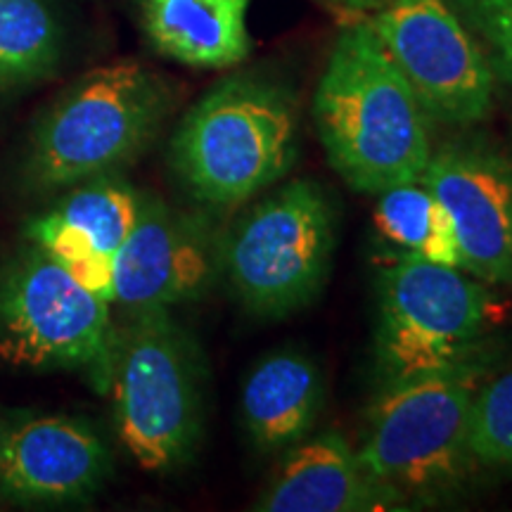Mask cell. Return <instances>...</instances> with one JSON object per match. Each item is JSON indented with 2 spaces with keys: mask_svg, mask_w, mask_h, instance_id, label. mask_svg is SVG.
I'll list each match as a JSON object with an SVG mask.
<instances>
[{
  "mask_svg": "<svg viewBox=\"0 0 512 512\" xmlns=\"http://www.w3.org/2000/svg\"><path fill=\"white\" fill-rule=\"evenodd\" d=\"M430 117L368 19L342 29L313 95L328 164L368 195L420 181L434 152Z\"/></svg>",
  "mask_w": 512,
  "mask_h": 512,
  "instance_id": "1",
  "label": "cell"
},
{
  "mask_svg": "<svg viewBox=\"0 0 512 512\" xmlns=\"http://www.w3.org/2000/svg\"><path fill=\"white\" fill-rule=\"evenodd\" d=\"M299 157V105L290 88L259 74L214 86L178 124L169 162L207 209H235L273 188Z\"/></svg>",
  "mask_w": 512,
  "mask_h": 512,
  "instance_id": "2",
  "label": "cell"
},
{
  "mask_svg": "<svg viewBox=\"0 0 512 512\" xmlns=\"http://www.w3.org/2000/svg\"><path fill=\"white\" fill-rule=\"evenodd\" d=\"M486 380L484 358L382 382L370 403L358 458L403 501H437L470 475L472 403Z\"/></svg>",
  "mask_w": 512,
  "mask_h": 512,
  "instance_id": "3",
  "label": "cell"
},
{
  "mask_svg": "<svg viewBox=\"0 0 512 512\" xmlns=\"http://www.w3.org/2000/svg\"><path fill=\"white\" fill-rule=\"evenodd\" d=\"M121 444L147 472L183 467L204 427V366L171 311L128 318L114 337L110 387Z\"/></svg>",
  "mask_w": 512,
  "mask_h": 512,
  "instance_id": "4",
  "label": "cell"
},
{
  "mask_svg": "<svg viewBox=\"0 0 512 512\" xmlns=\"http://www.w3.org/2000/svg\"><path fill=\"white\" fill-rule=\"evenodd\" d=\"M169 110V88L143 64L93 69L36 126L27 157L29 181L57 190L114 174L150 145Z\"/></svg>",
  "mask_w": 512,
  "mask_h": 512,
  "instance_id": "5",
  "label": "cell"
},
{
  "mask_svg": "<svg viewBox=\"0 0 512 512\" xmlns=\"http://www.w3.org/2000/svg\"><path fill=\"white\" fill-rule=\"evenodd\" d=\"M335 245V204L316 181L297 178L235 223L223 238L221 273L252 316L285 318L328 283Z\"/></svg>",
  "mask_w": 512,
  "mask_h": 512,
  "instance_id": "6",
  "label": "cell"
},
{
  "mask_svg": "<svg viewBox=\"0 0 512 512\" xmlns=\"http://www.w3.org/2000/svg\"><path fill=\"white\" fill-rule=\"evenodd\" d=\"M494 320L489 285L475 275L399 256L377 275V380H403L484 358V337Z\"/></svg>",
  "mask_w": 512,
  "mask_h": 512,
  "instance_id": "7",
  "label": "cell"
},
{
  "mask_svg": "<svg viewBox=\"0 0 512 512\" xmlns=\"http://www.w3.org/2000/svg\"><path fill=\"white\" fill-rule=\"evenodd\" d=\"M110 306L43 247L24 249L0 273V361L36 370H91L110 387L117 330Z\"/></svg>",
  "mask_w": 512,
  "mask_h": 512,
  "instance_id": "8",
  "label": "cell"
},
{
  "mask_svg": "<svg viewBox=\"0 0 512 512\" xmlns=\"http://www.w3.org/2000/svg\"><path fill=\"white\" fill-rule=\"evenodd\" d=\"M368 22L432 121L489 117L494 69L448 0H387Z\"/></svg>",
  "mask_w": 512,
  "mask_h": 512,
  "instance_id": "9",
  "label": "cell"
},
{
  "mask_svg": "<svg viewBox=\"0 0 512 512\" xmlns=\"http://www.w3.org/2000/svg\"><path fill=\"white\" fill-rule=\"evenodd\" d=\"M221 247L204 216L143 195L136 226L114 256V304L131 318L195 302L221 273Z\"/></svg>",
  "mask_w": 512,
  "mask_h": 512,
  "instance_id": "10",
  "label": "cell"
},
{
  "mask_svg": "<svg viewBox=\"0 0 512 512\" xmlns=\"http://www.w3.org/2000/svg\"><path fill=\"white\" fill-rule=\"evenodd\" d=\"M420 181L453 223L460 268L486 285H512V157L453 140L432 152Z\"/></svg>",
  "mask_w": 512,
  "mask_h": 512,
  "instance_id": "11",
  "label": "cell"
},
{
  "mask_svg": "<svg viewBox=\"0 0 512 512\" xmlns=\"http://www.w3.org/2000/svg\"><path fill=\"white\" fill-rule=\"evenodd\" d=\"M138 192L112 174L72 185L69 195L31 223L34 245L43 247L79 283L114 304V256L136 226Z\"/></svg>",
  "mask_w": 512,
  "mask_h": 512,
  "instance_id": "12",
  "label": "cell"
},
{
  "mask_svg": "<svg viewBox=\"0 0 512 512\" xmlns=\"http://www.w3.org/2000/svg\"><path fill=\"white\" fill-rule=\"evenodd\" d=\"M110 451L86 422L43 415L5 432L0 491L17 501L74 503L105 482Z\"/></svg>",
  "mask_w": 512,
  "mask_h": 512,
  "instance_id": "13",
  "label": "cell"
},
{
  "mask_svg": "<svg viewBox=\"0 0 512 512\" xmlns=\"http://www.w3.org/2000/svg\"><path fill=\"white\" fill-rule=\"evenodd\" d=\"M408 503L377 482L356 448L325 432L283 451L278 470L254 510L264 512H375L403 510Z\"/></svg>",
  "mask_w": 512,
  "mask_h": 512,
  "instance_id": "14",
  "label": "cell"
},
{
  "mask_svg": "<svg viewBox=\"0 0 512 512\" xmlns=\"http://www.w3.org/2000/svg\"><path fill=\"white\" fill-rule=\"evenodd\" d=\"M325 387L316 361L283 349L261 358L242 384V422L264 453H283L304 441L323 411Z\"/></svg>",
  "mask_w": 512,
  "mask_h": 512,
  "instance_id": "15",
  "label": "cell"
},
{
  "mask_svg": "<svg viewBox=\"0 0 512 512\" xmlns=\"http://www.w3.org/2000/svg\"><path fill=\"white\" fill-rule=\"evenodd\" d=\"M252 0H143V27L159 53L195 69H226L252 50Z\"/></svg>",
  "mask_w": 512,
  "mask_h": 512,
  "instance_id": "16",
  "label": "cell"
},
{
  "mask_svg": "<svg viewBox=\"0 0 512 512\" xmlns=\"http://www.w3.org/2000/svg\"><path fill=\"white\" fill-rule=\"evenodd\" d=\"M375 226L389 245L399 249V256L460 268L453 223L422 181L382 190L375 204Z\"/></svg>",
  "mask_w": 512,
  "mask_h": 512,
  "instance_id": "17",
  "label": "cell"
},
{
  "mask_svg": "<svg viewBox=\"0 0 512 512\" xmlns=\"http://www.w3.org/2000/svg\"><path fill=\"white\" fill-rule=\"evenodd\" d=\"M60 53V29L41 0H0V88L46 74Z\"/></svg>",
  "mask_w": 512,
  "mask_h": 512,
  "instance_id": "18",
  "label": "cell"
},
{
  "mask_svg": "<svg viewBox=\"0 0 512 512\" xmlns=\"http://www.w3.org/2000/svg\"><path fill=\"white\" fill-rule=\"evenodd\" d=\"M470 451L477 465L512 475V368L479 387L472 403Z\"/></svg>",
  "mask_w": 512,
  "mask_h": 512,
  "instance_id": "19",
  "label": "cell"
},
{
  "mask_svg": "<svg viewBox=\"0 0 512 512\" xmlns=\"http://www.w3.org/2000/svg\"><path fill=\"white\" fill-rule=\"evenodd\" d=\"M448 5L477 34L486 29L512 31V0H448Z\"/></svg>",
  "mask_w": 512,
  "mask_h": 512,
  "instance_id": "20",
  "label": "cell"
},
{
  "mask_svg": "<svg viewBox=\"0 0 512 512\" xmlns=\"http://www.w3.org/2000/svg\"><path fill=\"white\" fill-rule=\"evenodd\" d=\"M479 36H482L491 46V50H494L498 69H501V74L512 83V31L486 29V31H479Z\"/></svg>",
  "mask_w": 512,
  "mask_h": 512,
  "instance_id": "21",
  "label": "cell"
},
{
  "mask_svg": "<svg viewBox=\"0 0 512 512\" xmlns=\"http://www.w3.org/2000/svg\"><path fill=\"white\" fill-rule=\"evenodd\" d=\"M316 3L325 5V8L347 12V15H363V12L380 10L387 0H316Z\"/></svg>",
  "mask_w": 512,
  "mask_h": 512,
  "instance_id": "22",
  "label": "cell"
},
{
  "mask_svg": "<svg viewBox=\"0 0 512 512\" xmlns=\"http://www.w3.org/2000/svg\"><path fill=\"white\" fill-rule=\"evenodd\" d=\"M5 432H8V430H5V427L0 425V460H3V444H5Z\"/></svg>",
  "mask_w": 512,
  "mask_h": 512,
  "instance_id": "23",
  "label": "cell"
}]
</instances>
